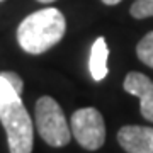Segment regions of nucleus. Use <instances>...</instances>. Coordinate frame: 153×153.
Segmentation results:
<instances>
[{
	"mask_svg": "<svg viewBox=\"0 0 153 153\" xmlns=\"http://www.w3.org/2000/svg\"><path fill=\"white\" fill-rule=\"evenodd\" d=\"M66 31L65 16L55 7L29 14L17 27V41L26 53L41 55L63 39Z\"/></svg>",
	"mask_w": 153,
	"mask_h": 153,
	"instance_id": "2",
	"label": "nucleus"
},
{
	"mask_svg": "<svg viewBox=\"0 0 153 153\" xmlns=\"http://www.w3.org/2000/svg\"><path fill=\"white\" fill-rule=\"evenodd\" d=\"M0 2H4V0H0Z\"/></svg>",
	"mask_w": 153,
	"mask_h": 153,
	"instance_id": "12",
	"label": "nucleus"
},
{
	"mask_svg": "<svg viewBox=\"0 0 153 153\" xmlns=\"http://www.w3.org/2000/svg\"><path fill=\"white\" fill-rule=\"evenodd\" d=\"M0 121L5 128L10 153L33 152V121L21 94L7 80L5 71H0Z\"/></svg>",
	"mask_w": 153,
	"mask_h": 153,
	"instance_id": "1",
	"label": "nucleus"
},
{
	"mask_svg": "<svg viewBox=\"0 0 153 153\" xmlns=\"http://www.w3.org/2000/svg\"><path fill=\"white\" fill-rule=\"evenodd\" d=\"M136 55L141 63L153 68V31L143 36L141 41L136 44Z\"/></svg>",
	"mask_w": 153,
	"mask_h": 153,
	"instance_id": "8",
	"label": "nucleus"
},
{
	"mask_svg": "<svg viewBox=\"0 0 153 153\" xmlns=\"http://www.w3.org/2000/svg\"><path fill=\"white\" fill-rule=\"evenodd\" d=\"M123 87L128 94L140 99V112L146 121L153 123V82L140 71H129Z\"/></svg>",
	"mask_w": 153,
	"mask_h": 153,
	"instance_id": "5",
	"label": "nucleus"
},
{
	"mask_svg": "<svg viewBox=\"0 0 153 153\" xmlns=\"http://www.w3.org/2000/svg\"><path fill=\"white\" fill-rule=\"evenodd\" d=\"M38 2H41V4H49V2H55V0H38Z\"/></svg>",
	"mask_w": 153,
	"mask_h": 153,
	"instance_id": "11",
	"label": "nucleus"
},
{
	"mask_svg": "<svg viewBox=\"0 0 153 153\" xmlns=\"http://www.w3.org/2000/svg\"><path fill=\"white\" fill-rule=\"evenodd\" d=\"M117 141L126 153H153V128L150 126H123Z\"/></svg>",
	"mask_w": 153,
	"mask_h": 153,
	"instance_id": "6",
	"label": "nucleus"
},
{
	"mask_svg": "<svg viewBox=\"0 0 153 153\" xmlns=\"http://www.w3.org/2000/svg\"><path fill=\"white\" fill-rule=\"evenodd\" d=\"M134 19H146V17H153V0H136L129 9Z\"/></svg>",
	"mask_w": 153,
	"mask_h": 153,
	"instance_id": "9",
	"label": "nucleus"
},
{
	"mask_svg": "<svg viewBox=\"0 0 153 153\" xmlns=\"http://www.w3.org/2000/svg\"><path fill=\"white\" fill-rule=\"evenodd\" d=\"M102 2H104L105 5H117L121 0H102Z\"/></svg>",
	"mask_w": 153,
	"mask_h": 153,
	"instance_id": "10",
	"label": "nucleus"
},
{
	"mask_svg": "<svg viewBox=\"0 0 153 153\" xmlns=\"http://www.w3.org/2000/svg\"><path fill=\"white\" fill-rule=\"evenodd\" d=\"M107 58H109V48L104 38H97L90 48V58H88V70L95 82H100L107 76Z\"/></svg>",
	"mask_w": 153,
	"mask_h": 153,
	"instance_id": "7",
	"label": "nucleus"
},
{
	"mask_svg": "<svg viewBox=\"0 0 153 153\" xmlns=\"http://www.w3.org/2000/svg\"><path fill=\"white\" fill-rule=\"evenodd\" d=\"M34 112H36V129L49 146L60 148L70 143L71 128L68 126V121L55 99L49 95L39 97Z\"/></svg>",
	"mask_w": 153,
	"mask_h": 153,
	"instance_id": "3",
	"label": "nucleus"
},
{
	"mask_svg": "<svg viewBox=\"0 0 153 153\" xmlns=\"http://www.w3.org/2000/svg\"><path fill=\"white\" fill-rule=\"evenodd\" d=\"M71 134L78 145L88 152H95L105 141V123L95 107H83L73 112L70 121Z\"/></svg>",
	"mask_w": 153,
	"mask_h": 153,
	"instance_id": "4",
	"label": "nucleus"
}]
</instances>
